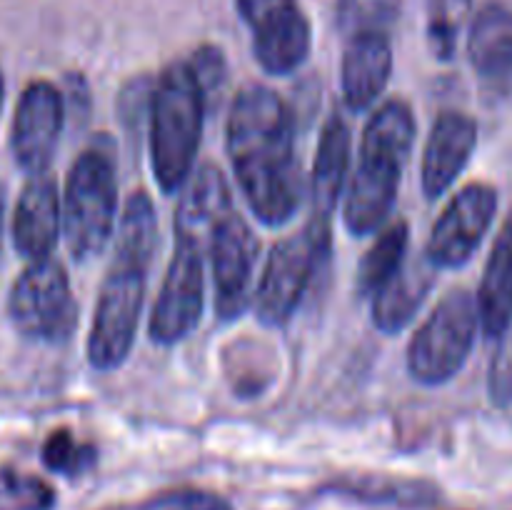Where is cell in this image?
Instances as JSON below:
<instances>
[{"label":"cell","mask_w":512,"mask_h":510,"mask_svg":"<svg viewBox=\"0 0 512 510\" xmlns=\"http://www.w3.org/2000/svg\"><path fill=\"white\" fill-rule=\"evenodd\" d=\"M43 463L53 473L80 475L95 463V448L90 443H80L70 430L58 428L45 438Z\"/></svg>","instance_id":"obj_27"},{"label":"cell","mask_w":512,"mask_h":510,"mask_svg":"<svg viewBox=\"0 0 512 510\" xmlns=\"http://www.w3.org/2000/svg\"><path fill=\"white\" fill-rule=\"evenodd\" d=\"M475 303L480 330L498 340L512 325V210L490 250Z\"/></svg>","instance_id":"obj_21"},{"label":"cell","mask_w":512,"mask_h":510,"mask_svg":"<svg viewBox=\"0 0 512 510\" xmlns=\"http://www.w3.org/2000/svg\"><path fill=\"white\" fill-rule=\"evenodd\" d=\"M470 65L483 98L505 100L512 95V8L505 3L483 5L470 25Z\"/></svg>","instance_id":"obj_14"},{"label":"cell","mask_w":512,"mask_h":510,"mask_svg":"<svg viewBox=\"0 0 512 510\" xmlns=\"http://www.w3.org/2000/svg\"><path fill=\"white\" fill-rule=\"evenodd\" d=\"M3 100H5V78H3V70H0V113H3Z\"/></svg>","instance_id":"obj_33"},{"label":"cell","mask_w":512,"mask_h":510,"mask_svg":"<svg viewBox=\"0 0 512 510\" xmlns=\"http://www.w3.org/2000/svg\"><path fill=\"white\" fill-rule=\"evenodd\" d=\"M473 0H428V45L438 60H453Z\"/></svg>","instance_id":"obj_25"},{"label":"cell","mask_w":512,"mask_h":510,"mask_svg":"<svg viewBox=\"0 0 512 510\" xmlns=\"http://www.w3.org/2000/svg\"><path fill=\"white\" fill-rule=\"evenodd\" d=\"M8 315L15 330L35 343H65L78 325V303L68 273L50 255L28 263L8 295Z\"/></svg>","instance_id":"obj_7"},{"label":"cell","mask_w":512,"mask_h":510,"mask_svg":"<svg viewBox=\"0 0 512 510\" xmlns=\"http://www.w3.org/2000/svg\"><path fill=\"white\" fill-rule=\"evenodd\" d=\"M65 123V100L50 80L25 85L10 125V150L25 173L48 170Z\"/></svg>","instance_id":"obj_11"},{"label":"cell","mask_w":512,"mask_h":510,"mask_svg":"<svg viewBox=\"0 0 512 510\" xmlns=\"http://www.w3.org/2000/svg\"><path fill=\"white\" fill-rule=\"evenodd\" d=\"M228 153L255 218L268 228L288 223L300 208L305 183L295 158L293 113L273 88L248 83L235 93Z\"/></svg>","instance_id":"obj_1"},{"label":"cell","mask_w":512,"mask_h":510,"mask_svg":"<svg viewBox=\"0 0 512 510\" xmlns=\"http://www.w3.org/2000/svg\"><path fill=\"white\" fill-rule=\"evenodd\" d=\"M410 225L408 220H395L380 228L378 238L363 255L355 275V290L360 298H373L408 258Z\"/></svg>","instance_id":"obj_22"},{"label":"cell","mask_w":512,"mask_h":510,"mask_svg":"<svg viewBox=\"0 0 512 510\" xmlns=\"http://www.w3.org/2000/svg\"><path fill=\"white\" fill-rule=\"evenodd\" d=\"M480 330L478 303L468 288L438 300L408 345V373L420 385H445L468 363Z\"/></svg>","instance_id":"obj_6"},{"label":"cell","mask_w":512,"mask_h":510,"mask_svg":"<svg viewBox=\"0 0 512 510\" xmlns=\"http://www.w3.org/2000/svg\"><path fill=\"white\" fill-rule=\"evenodd\" d=\"M193 73L195 83H198L200 93H203L205 110L218 108L220 100H223L225 83H228V65H225V55L218 45H200L190 53V58L185 60Z\"/></svg>","instance_id":"obj_28"},{"label":"cell","mask_w":512,"mask_h":510,"mask_svg":"<svg viewBox=\"0 0 512 510\" xmlns=\"http://www.w3.org/2000/svg\"><path fill=\"white\" fill-rule=\"evenodd\" d=\"M53 500L45 480L18 468H0V510H48Z\"/></svg>","instance_id":"obj_26"},{"label":"cell","mask_w":512,"mask_h":510,"mask_svg":"<svg viewBox=\"0 0 512 510\" xmlns=\"http://www.w3.org/2000/svg\"><path fill=\"white\" fill-rule=\"evenodd\" d=\"M130 510H230V505L223 498L205 490H168V493L153 495V498L143 500Z\"/></svg>","instance_id":"obj_29"},{"label":"cell","mask_w":512,"mask_h":510,"mask_svg":"<svg viewBox=\"0 0 512 510\" xmlns=\"http://www.w3.org/2000/svg\"><path fill=\"white\" fill-rule=\"evenodd\" d=\"M353 153V133L340 110H333L320 130L318 150H315L310 190H313V218L330 220V213L343 195Z\"/></svg>","instance_id":"obj_18"},{"label":"cell","mask_w":512,"mask_h":510,"mask_svg":"<svg viewBox=\"0 0 512 510\" xmlns=\"http://www.w3.org/2000/svg\"><path fill=\"white\" fill-rule=\"evenodd\" d=\"M3 230H5V198L0 193V253H3Z\"/></svg>","instance_id":"obj_32"},{"label":"cell","mask_w":512,"mask_h":510,"mask_svg":"<svg viewBox=\"0 0 512 510\" xmlns=\"http://www.w3.org/2000/svg\"><path fill=\"white\" fill-rule=\"evenodd\" d=\"M203 258L195 248L175 243L173 258L160 283L158 300L150 313L148 333L153 343L175 345L188 338L200 323L205 305Z\"/></svg>","instance_id":"obj_9"},{"label":"cell","mask_w":512,"mask_h":510,"mask_svg":"<svg viewBox=\"0 0 512 510\" xmlns=\"http://www.w3.org/2000/svg\"><path fill=\"white\" fill-rule=\"evenodd\" d=\"M435 265L428 258H405L398 273L373 295V323L380 333L395 335L415 318L435 283Z\"/></svg>","instance_id":"obj_19"},{"label":"cell","mask_w":512,"mask_h":510,"mask_svg":"<svg viewBox=\"0 0 512 510\" xmlns=\"http://www.w3.org/2000/svg\"><path fill=\"white\" fill-rule=\"evenodd\" d=\"M495 213H498V190L493 185L468 183L460 188L435 220L425 258L443 270L465 265L483 245Z\"/></svg>","instance_id":"obj_8"},{"label":"cell","mask_w":512,"mask_h":510,"mask_svg":"<svg viewBox=\"0 0 512 510\" xmlns=\"http://www.w3.org/2000/svg\"><path fill=\"white\" fill-rule=\"evenodd\" d=\"M415 143V115L408 100H385L368 120L360 140L365 153H385L408 163Z\"/></svg>","instance_id":"obj_23"},{"label":"cell","mask_w":512,"mask_h":510,"mask_svg":"<svg viewBox=\"0 0 512 510\" xmlns=\"http://www.w3.org/2000/svg\"><path fill=\"white\" fill-rule=\"evenodd\" d=\"M478 148V123L458 110L438 115L428 135L420 165V183L428 200H438L453 188L455 180L468 168Z\"/></svg>","instance_id":"obj_15"},{"label":"cell","mask_w":512,"mask_h":510,"mask_svg":"<svg viewBox=\"0 0 512 510\" xmlns=\"http://www.w3.org/2000/svg\"><path fill=\"white\" fill-rule=\"evenodd\" d=\"M260 243L248 220L233 210L208 245L213 268L215 310L220 320H235L253 303V273Z\"/></svg>","instance_id":"obj_10"},{"label":"cell","mask_w":512,"mask_h":510,"mask_svg":"<svg viewBox=\"0 0 512 510\" xmlns=\"http://www.w3.org/2000/svg\"><path fill=\"white\" fill-rule=\"evenodd\" d=\"M405 160L385 153H363L345 195L343 220L350 235H373L388 223L398 200Z\"/></svg>","instance_id":"obj_12"},{"label":"cell","mask_w":512,"mask_h":510,"mask_svg":"<svg viewBox=\"0 0 512 510\" xmlns=\"http://www.w3.org/2000/svg\"><path fill=\"white\" fill-rule=\"evenodd\" d=\"M203 93L188 63H170L153 80L148 108L150 168L163 193H175L190 178L203 135Z\"/></svg>","instance_id":"obj_2"},{"label":"cell","mask_w":512,"mask_h":510,"mask_svg":"<svg viewBox=\"0 0 512 510\" xmlns=\"http://www.w3.org/2000/svg\"><path fill=\"white\" fill-rule=\"evenodd\" d=\"M393 73V48L388 35L368 33L348 38L340 68L343 98L353 113H363L388 88Z\"/></svg>","instance_id":"obj_17"},{"label":"cell","mask_w":512,"mask_h":510,"mask_svg":"<svg viewBox=\"0 0 512 510\" xmlns=\"http://www.w3.org/2000/svg\"><path fill=\"white\" fill-rule=\"evenodd\" d=\"M310 45V23L298 5L253 28V53L260 68L270 75L295 73L308 60Z\"/></svg>","instance_id":"obj_20"},{"label":"cell","mask_w":512,"mask_h":510,"mask_svg":"<svg viewBox=\"0 0 512 510\" xmlns=\"http://www.w3.org/2000/svg\"><path fill=\"white\" fill-rule=\"evenodd\" d=\"M175 208V243L195 248L200 255L208 253V245L220 225L233 213V193L223 170L213 163L200 165L185 180Z\"/></svg>","instance_id":"obj_13"},{"label":"cell","mask_w":512,"mask_h":510,"mask_svg":"<svg viewBox=\"0 0 512 510\" xmlns=\"http://www.w3.org/2000/svg\"><path fill=\"white\" fill-rule=\"evenodd\" d=\"M235 3H238L240 18H243L245 23L250 25V30H253L255 25L265 23V20L273 18V15L295 8L298 0H235Z\"/></svg>","instance_id":"obj_31"},{"label":"cell","mask_w":512,"mask_h":510,"mask_svg":"<svg viewBox=\"0 0 512 510\" xmlns=\"http://www.w3.org/2000/svg\"><path fill=\"white\" fill-rule=\"evenodd\" d=\"M148 268L150 260L115 250L100 283L88 335V360L95 370L108 373L128 360L143 313Z\"/></svg>","instance_id":"obj_4"},{"label":"cell","mask_w":512,"mask_h":510,"mask_svg":"<svg viewBox=\"0 0 512 510\" xmlns=\"http://www.w3.org/2000/svg\"><path fill=\"white\" fill-rule=\"evenodd\" d=\"M63 230L58 183L48 170L30 175L13 210L10 235L13 245L28 263L50 258Z\"/></svg>","instance_id":"obj_16"},{"label":"cell","mask_w":512,"mask_h":510,"mask_svg":"<svg viewBox=\"0 0 512 510\" xmlns=\"http://www.w3.org/2000/svg\"><path fill=\"white\" fill-rule=\"evenodd\" d=\"M403 0H338V23L348 38L355 35H388L398 23Z\"/></svg>","instance_id":"obj_24"},{"label":"cell","mask_w":512,"mask_h":510,"mask_svg":"<svg viewBox=\"0 0 512 510\" xmlns=\"http://www.w3.org/2000/svg\"><path fill=\"white\" fill-rule=\"evenodd\" d=\"M490 398L500 408L512 405V325L498 338L493 365H490Z\"/></svg>","instance_id":"obj_30"},{"label":"cell","mask_w":512,"mask_h":510,"mask_svg":"<svg viewBox=\"0 0 512 510\" xmlns=\"http://www.w3.org/2000/svg\"><path fill=\"white\" fill-rule=\"evenodd\" d=\"M328 253L330 220L323 218H310L303 230L275 243L253 290L255 315L265 328H283L293 318Z\"/></svg>","instance_id":"obj_5"},{"label":"cell","mask_w":512,"mask_h":510,"mask_svg":"<svg viewBox=\"0 0 512 510\" xmlns=\"http://www.w3.org/2000/svg\"><path fill=\"white\" fill-rule=\"evenodd\" d=\"M118 180L115 163L105 150H83L70 165L65 195L60 203L63 235L70 258L78 263L98 258L115 233Z\"/></svg>","instance_id":"obj_3"}]
</instances>
